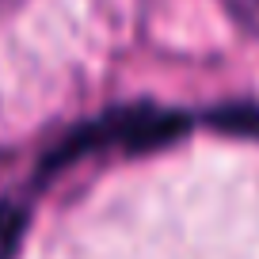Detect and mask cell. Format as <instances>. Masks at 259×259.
Segmentation results:
<instances>
[{
	"mask_svg": "<svg viewBox=\"0 0 259 259\" xmlns=\"http://www.w3.org/2000/svg\"><path fill=\"white\" fill-rule=\"evenodd\" d=\"M187 118L171 111H153V107H130V111H114L103 118L88 122V126L73 130L54 153L46 156V168H61L69 160H80L88 153H103V149H156L183 134Z\"/></svg>",
	"mask_w": 259,
	"mask_h": 259,
	"instance_id": "cell-1",
	"label": "cell"
},
{
	"mask_svg": "<svg viewBox=\"0 0 259 259\" xmlns=\"http://www.w3.org/2000/svg\"><path fill=\"white\" fill-rule=\"evenodd\" d=\"M27 233V210L19 202L0 198V259H16Z\"/></svg>",
	"mask_w": 259,
	"mask_h": 259,
	"instance_id": "cell-2",
	"label": "cell"
},
{
	"mask_svg": "<svg viewBox=\"0 0 259 259\" xmlns=\"http://www.w3.org/2000/svg\"><path fill=\"white\" fill-rule=\"evenodd\" d=\"M4 8H8V0H0V12H4Z\"/></svg>",
	"mask_w": 259,
	"mask_h": 259,
	"instance_id": "cell-4",
	"label": "cell"
},
{
	"mask_svg": "<svg viewBox=\"0 0 259 259\" xmlns=\"http://www.w3.org/2000/svg\"><path fill=\"white\" fill-rule=\"evenodd\" d=\"M213 126L229 130V134H248V138H259V107L251 103H229V107H218L210 114Z\"/></svg>",
	"mask_w": 259,
	"mask_h": 259,
	"instance_id": "cell-3",
	"label": "cell"
}]
</instances>
